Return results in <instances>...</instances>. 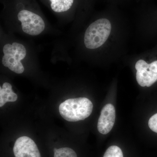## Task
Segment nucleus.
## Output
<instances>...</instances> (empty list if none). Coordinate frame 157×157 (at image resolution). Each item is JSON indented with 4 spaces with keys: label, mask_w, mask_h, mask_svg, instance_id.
Here are the masks:
<instances>
[{
    "label": "nucleus",
    "mask_w": 157,
    "mask_h": 157,
    "mask_svg": "<svg viewBox=\"0 0 157 157\" xmlns=\"http://www.w3.org/2000/svg\"><path fill=\"white\" fill-rule=\"evenodd\" d=\"M93 104L85 98H72L60 104L59 112L65 120L70 122L84 120L91 114Z\"/></svg>",
    "instance_id": "obj_1"
},
{
    "label": "nucleus",
    "mask_w": 157,
    "mask_h": 157,
    "mask_svg": "<svg viewBox=\"0 0 157 157\" xmlns=\"http://www.w3.org/2000/svg\"><path fill=\"white\" fill-rule=\"evenodd\" d=\"M111 30V23L107 18H101L94 21L85 33L84 42L86 48L95 49L104 45L109 38Z\"/></svg>",
    "instance_id": "obj_2"
},
{
    "label": "nucleus",
    "mask_w": 157,
    "mask_h": 157,
    "mask_svg": "<svg viewBox=\"0 0 157 157\" xmlns=\"http://www.w3.org/2000/svg\"><path fill=\"white\" fill-rule=\"evenodd\" d=\"M4 56L2 59L3 65L17 74L23 73L25 69L21 60L26 56V50L22 44L14 42L4 46Z\"/></svg>",
    "instance_id": "obj_3"
},
{
    "label": "nucleus",
    "mask_w": 157,
    "mask_h": 157,
    "mask_svg": "<svg viewBox=\"0 0 157 157\" xmlns=\"http://www.w3.org/2000/svg\"><path fill=\"white\" fill-rule=\"evenodd\" d=\"M135 68L136 80L140 86L150 87L157 81V60L147 63L143 59L138 60Z\"/></svg>",
    "instance_id": "obj_4"
},
{
    "label": "nucleus",
    "mask_w": 157,
    "mask_h": 157,
    "mask_svg": "<svg viewBox=\"0 0 157 157\" xmlns=\"http://www.w3.org/2000/svg\"><path fill=\"white\" fill-rule=\"evenodd\" d=\"M17 17L21 23L23 31L29 35L37 36L45 29V23L42 17L32 11L21 10L18 13Z\"/></svg>",
    "instance_id": "obj_5"
},
{
    "label": "nucleus",
    "mask_w": 157,
    "mask_h": 157,
    "mask_svg": "<svg viewBox=\"0 0 157 157\" xmlns=\"http://www.w3.org/2000/svg\"><path fill=\"white\" fill-rule=\"evenodd\" d=\"M13 152L15 157H41L36 144L27 136L17 138L14 144Z\"/></svg>",
    "instance_id": "obj_6"
},
{
    "label": "nucleus",
    "mask_w": 157,
    "mask_h": 157,
    "mask_svg": "<svg viewBox=\"0 0 157 157\" xmlns=\"http://www.w3.org/2000/svg\"><path fill=\"white\" fill-rule=\"evenodd\" d=\"M115 109L110 104L105 105L101 111L98 120V129L99 132L103 135H107L112 130L115 123Z\"/></svg>",
    "instance_id": "obj_7"
},
{
    "label": "nucleus",
    "mask_w": 157,
    "mask_h": 157,
    "mask_svg": "<svg viewBox=\"0 0 157 157\" xmlns=\"http://www.w3.org/2000/svg\"><path fill=\"white\" fill-rule=\"evenodd\" d=\"M17 99V94L12 90L10 83L5 82L2 87H0V107H3L7 102H15Z\"/></svg>",
    "instance_id": "obj_8"
},
{
    "label": "nucleus",
    "mask_w": 157,
    "mask_h": 157,
    "mask_svg": "<svg viewBox=\"0 0 157 157\" xmlns=\"http://www.w3.org/2000/svg\"><path fill=\"white\" fill-rule=\"evenodd\" d=\"M51 7L57 13L65 12L69 10L73 6L74 0H49Z\"/></svg>",
    "instance_id": "obj_9"
},
{
    "label": "nucleus",
    "mask_w": 157,
    "mask_h": 157,
    "mask_svg": "<svg viewBox=\"0 0 157 157\" xmlns=\"http://www.w3.org/2000/svg\"><path fill=\"white\" fill-rule=\"evenodd\" d=\"M54 157H77L76 153L72 149L69 147L54 148Z\"/></svg>",
    "instance_id": "obj_10"
},
{
    "label": "nucleus",
    "mask_w": 157,
    "mask_h": 157,
    "mask_svg": "<svg viewBox=\"0 0 157 157\" xmlns=\"http://www.w3.org/2000/svg\"><path fill=\"white\" fill-rule=\"evenodd\" d=\"M103 157H124L121 149L117 146H111L107 149Z\"/></svg>",
    "instance_id": "obj_11"
},
{
    "label": "nucleus",
    "mask_w": 157,
    "mask_h": 157,
    "mask_svg": "<svg viewBox=\"0 0 157 157\" xmlns=\"http://www.w3.org/2000/svg\"><path fill=\"white\" fill-rule=\"evenodd\" d=\"M148 126L153 132L157 133V113L150 118L148 121Z\"/></svg>",
    "instance_id": "obj_12"
}]
</instances>
